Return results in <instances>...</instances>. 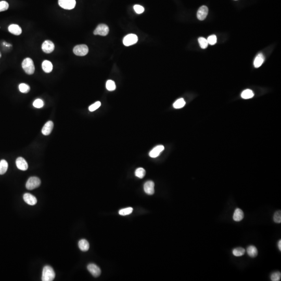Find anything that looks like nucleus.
<instances>
[{
  "mask_svg": "<svg viewBox=\"0 0 281 281\" xmlns=\"http://www.w3.org/2000/svg\"><path fill=\"white\" fill-rule=\"evenodd\" d=\"M55 277V273L53 268L50 266H45L42 271V281H53Z\"/></svg>",
  "mask_w": 281,
  "mask_h": 281,
  "instance_id": "f257e3e1",
  "label": "nucleus"
},
{
  "mask_svg": "<svg viewBox=\"0 0 281 281\" xmlns=\"http://www.w3.org/2000/svg\"><path fill=\"white\" fill-rule=\"evenodd\" d=\"M22 67L28 75H32L35 71V67L33 61L30 58H26L23 61Z\"/></svg>",
  "mask_w": 281,
  "mask_h": 281,
  "instance_id": "f03ea898",
  "label": "nucleus"
},
{
  "mask_svg": "<svg viewBox=\"0 0 281 281\" xmlns=\"http://www.w3.org/2000/svg\"><path fill=\"white\" fill-rule=\"evenodd\" d=\"M41 184V180L36 177H32L29 179L26 184L27 189L32 190L36 189Z\"/></svg>",
  "mask_w": 281,
  "mask_h": 281,
  "instance_id": "7ed1b4c3",
  "label": "nucleus"
},
{
  "mask_svg": "<svg viewBox=\"0 0 281 281\" xmlns=\"http://www.w3.org/2000/svg\"><path fill=\"white\" fill-rule=\"evenodd\" d=\"M73 52L75 55L80 56H84L89 52V48L85 44H80L75 46Z\"/></svg>",
  "mask_w": 281,
  "mask_h": 281,
  "instance_id": "20e7f679",
  "label": "nucleus"
},
{
  "mask_svg": "<svg viewBox=\"0 0 281 281\" xmlns=\"http://www.w3.org/2000/svg\"><path fill=\"white\" fill-rule=\"evenodd\" d=\"M59 6L65 9H72L75 8L76 2V0H58Z\"/></svg>",
  "mask_w": 281,
  "mask_h": 281,
  "instance_id": "39448f33",
  "label": "nucleus"
},
{
  "mask_svg": "<svg viewBox=\"0 0 281 281\" xmlns=\"http://www.w3.org/2000/svg\"><path fill=\"white\" fill-rule=\"evenodd\" d=\"M138 41V37L134 34H129L126 35L123 38V44L125 46H128L135 44Z\"/></svg>",
  "mask_w": 281,
  "mask_h": 281,
  "instance_id": "423d86ee",
  "label": "nucleus"
},
{
  "mask_svg": "<svg viewBox=\"0 0 281 281\" xmlns=\"http://www.w3.org/2000/svg\"><path fill=\"white\" fill-rule=\"evenodd\" d=\"M109 33V28L105 24H99L94 31V35L106 36Z\"/></svg>",
  "mask_w": 281,
  "mask_h": 281,
  "instance_id": "0eeeda50",
  "label": "nucleus"
},
{
  "mask_svg": "<svg viewBox=\"0 0 281 281\" xmlns=\"http://www.w3.org/2000/svg\"><path fill=\"white\" fill-rule=\"evenodd\" d=\"M88 270L91 275L95 277H99L101 273V270L98 266L94 264H88Z\"/></svg>",
  "mask_w": 281,
  "mask_h": 281,
  "instance_id": "6e6552de",
  "label": "nucleus"
},
{
  "mask_svg": "<svg viewBox=\"0 0 281 281\" xmlns=\"http://www.w3.org/2000/svg\"><path fill=\"white\" fill-rule=\"evenodd\" d=\"M55 48L54 44L53 42L50 40L45 41L42 45V49L43 51L45 53H51L54 51Z\"/></svg>",
  "mask_w": 281,
  "mask_h": 281,
  "instance_id": "1a4fd4ad",
  "label": "nucleus"
},
{
  "mask_svg": "<svg viewBox=\"0 0 281 281\" xmlns=\"http://www.w3.org/2000/svg\"><path fill=\"white\" fill-rule=\"evenodd\" d=\"M208 13V9L206 6L203 5L198 10L197 17L200 20H204L206 18Z\"/></svg>",
  "mask_w": 281,
  "mask_h": 281,
  "instance_id": "9d476101",
  "label": "nucleus"
},
{
  "mask_svg": "<svg viewBox=\"0 0 281 281\" xmlns=\"http://www.w3.org/2000/svg\"><path fill=\"white\" fill-rule=\"evenodd\" d=\"M16 166L18 169L22 171H26L28 168V165L24 158L18 157L16 161Z\"/></svg>",
  "mask_w": 281,
  "mask_h": 281,
  "instance_id": "9b49d317",
  "label": "nucleus"
},
{
  "mask_svg": "<svg viewBox=\"0 0 281 281\" xmlns=\"http://www.w3.org/2000/svg\"><path fill=\"white\" fill-rule=\"evenodd\" d=\"M154 183L152 181H148L145 183L144 185V190L146 193L149 195H152L154 194L155 192L154 190Z\"/></svg>",
  "mask_w": 281,
  "mask_h": 281,
  "instance_id": "f8f14e48",
  "label": "nucleus"
},
{
  "mask_svg": "<svg viewBox=\"0 0 281 281\" xmlns=\"http://www.w3.org/2000/svg\"><path fill=\"white\" fill-rule=\"evenodd\" d=\"M24 202L29 205H35L37 202V200L35 196L30 193H25L23 196Z\"/></svg>",
  "mask_w": 281,
  "mask_h": 281,
  "instance_id": "ddd939ff",
  "label": "nucleus"
},
{
  "mask_svg": "<svg viewBox=\"0 0 281 281\" xmlns=\"http://www.w3.org/2000/svg\"><path fill=\"white\" fill-rule=\"evenodd\" d=\"M54 124L52 121H48L46 122L42 128V134L44 135H48L53 130Z\"/></svg>",
  "mask_w": 281,
  "mask_h": 281,
  "instance_id": "4468645a",
  "label": "nucleus"
},
{
  "mask_svg": "<svg viewBox=\"0 0 281 281\" xmlns=\"http://www.w3.org/2000/svg\"><path fill=\"white\" fill-rule=\"evenodd\" d=\"M164 146L163 145H158L154 147L151 152H149V155L152 158H156L158 157L161 152L164 150Z\"/></svg>",
  "mask_w": 281,
  "mask_h": 281,
  "instance_id": "2eb2a0df",
  "label": "nucleus"
},
{
  "mask_svg": "<svg viewBox=\"0 0 281 281\" xmlns=\"http://www.w3.org/2000/svg\"><path fill=\"white\" fill-rule=\"evenodd\" d=\"M244 217V213L241 209L236 208L235 209L233 215V219L236 222L242 221Z\"/></svg>",
  "mask_w": 281,
  "mask_h": 281,
  "instance_id": "dca6fc26",
  "label": "nucleus"
},
{
  "mask_svg": "<svg viewBox=\"0 0 281 281\" xmlns=\"http://www.w3.org/2000/svg\"><path fill=\"white\" fill-rule=\"evenodd\" d=\"M9 32L14 35H19L22 33V29L18 25L16 24H11L9 27Z\"/></svg>",
  "mask_w": 281,
  "mask_h": 281,
  "instance_id": "f3484780",
  "label": "nucleus"
},
{
  "mask_svg": "<svg viewBox=\"0 0 281 281\" xmlns=\"http://www.w3.org/2000/svg\"><path fill=\"white\" fill-rule=\"evenodd\" d=\"M264 55L262 53L259 54L255 58L254 62V65L255 68L260 67L262 66V64L264 63Z\"/></svg>",
  "mask_w": 281,
  "mask_h": 281,
  "instance_id": "a211bd4d",
  "label": "nucleus"
},
{
  "mask_svg": "<svg viewBox=\"0 0 281 281\" xmlns=\"http://www.w3.org/2000/svg\"><path fill=\"white\" fill-rule=\"evenodd\" d=\"M42 69L46 73H51L53 70V65L49 61H44L42 64Z\"/></svg>",
  "mask_w": 281,
  "mask_h": 281,
  "instance_id": "6ab92c4d",
  "label": "nucleus"
},
{
  "mask_svg": "<svg viewBox=\"0 0 281 281\" xmlns=\"http://www.w3.org/2000/svg\"><path fill=\"white\" fill-rule=\"evenodd\" d=\"M78 246L80 250L83 251H86L90 248V245L89 242L86 239H82L79 241Z\"/></svg>",
  "mask_w": 281,
  "mask_h": 281,
  "instance_id": "aec40b11",
  "label": "nucleus"
},
{
  "mask_svg": "<svg viewBox=\"0 0 281 281\" xmlns=\"http://www.w3.org/2000/svg\"><path fill=\"white\" fill-rule=\"evenodd\" d=\"M247 253L249 256L251 258H255L258 255V250L255 246L250 245L247 248Z\"/></svg>",
  "mask_w": 281,
  "mask_h": 281,
  "instance_id": "412c9836",
  "label": "nucleus"
},
{
  "mask_svg": "<svg viewBox=\"0 0 281 281\" xmlns=\"http://www.w3.org/2000/svg\"><path fill=\"white\" fill-rule=\"evenodd\" d=\"M245 251L246 250L244 248H242V247H237L233 249L232 253H233V255L236 257H241L245 254Z\"/></svg>",
  "mask_w": 281,
  "mask_h": 281,
  "instance_id": "4be33fe9",
  "label": "nucleus"
},
{
  "mask_svg": "<svg viewBox=\"0 0 281 281\" xmlns=\"http://www.w3.org/2000/svg\"><path fill=\"white\" fill-rule=\"evenodd\" d=\"M8 168V163L6 160H2L0 161V174H4Z\"/></svg>",
  "mask_w": 281,
  "mask_h": 281,
  "instance_id": "5701e85b",
  "label": "nucleus"
},
{
  "mask_svg": "<svg viewBox=\"0 0 281 281\" xmlns=\"http://www.w3.org/2000/svg\"><path fill=\"white\" fill-rule=\"evenodd\" d=\"M254 96L253 91L249 89L244 90L241 94V97L244 99H249Z\"/></svg>",
  "mask_w": 281,
  "mask_h": 281,
  "instance_id": "b1692460",
  "label": "nucleus"
},
{
  "mask_svg": "<svg viewBox=\"0 0 281 281\" xmlns=\"http://www.w3.org/2000/svg\"><path fill=\"white\" fill-rule=\"evenodd\" d=\"M185 105V102L184 99H180L176 101L174 104V107L176 109H179L183 107Z\"/></svg>",
  "mask_w": 281,
  "mask_h": 281,
  "instance_id": "393cba45",
  "label": "nucleus"
},
{
  "mask_svg": "<svg viewBox=\"0 0 281 281\" xmlns=\"http://www.w3.org/2000/svg\"><path fill=\"white\" fill-rule=\"evenodd\" d=\"M106 89L110 91H114L116 88V84H115L114 81H112V80H109L107 81L106 84Z\"/></svg>",
  "mask_w": 281,
  "mask_h": 281,
  "instance_id": "a878e982",
  "label": "nucleus"
},
{
  "mask_svg": "<svg viewBox=\"0 0 281 281\" xmlns=\"http://www.w3.org/2000/svg\"><path fill=\"white\" fill-rule=\"evenodd\" d=\"M145 173L146 172H145V169H143L142 168H138L135 170V175L138 178L142 179L145 176Z\"/></svg>",
  "mask_w": 281,
  "mask_h": 281,
  "instance_id": "bb28decb",
  "label": "nucleus"
},
{
  "mask_svg": "<svg viewBox=\"0 0 281 281\" xmlns=\"http://www.w3.org/2000/svg\"><path fill=\"white\" fill-rule=\"evenodd\" d=\"M19 89L21 92L23 93H27L29 92V91L30 90V88L28 84H20L19 86Z\"/></svg>",
  "mask_w": 281,
  "mask_h": 281,
  "instance_id": "cd10ccee",
  "label": "nucleus"
},
{
  "mask_svg": "<svg viewBox=\"0 0 281 281\" xmlns=\"http://www.w3.org/2000/svg\"><path fill=\"white\" fill-rule=\"evenodd\" d=\"M133 208L132 207H128L126 208L122 209L119 211V215H127L132 213Z\"/></svg>",
  "mask_w": 281,
  "mask_h": 281,
  "instance_id": "c85d7f7f",
  "label": "nucleus"
},
{
  "mask_svg": "<svg viewBox=\"0 0 281 281\" xmlns=\"http://www.w3.org/2000/svg\"><path fill=\"white\" fill-rule=\"evenodd\" d=\"M198 42H199V44H200L201 48H202V49L207 48V46L208 45V43L207 41V40L204 37H200L198 39Z\"/></svg>",
  "mask_w": 281,
  "mask_h": 281,
  "instance_id": "c756f323",
  "label": "nucleus"
},
{
  "mask_svg": "<svg viewBox=\"0 0 281 281\" xmlns=\"http://www.w3.org/2000/svg\"><path fill=\"white\" fill-rule=\"evenodd\" d=\"M281 278V273L280 272L277 271L273 273L271 275V280L272 281H280Z\"/></svg>",
  "mask_w": 281,
  "mask_h": 281,
  "instance_id": "7c9ffc66",
  "label": "nucleus"
},
{
  "mask_svg": "<svg viewBox=\"0 0 281 281\" xmlns=\"http://www.w3.org/2000/svg\"><path fill=\"white\" fill-rule=\"evenodd\" d=\"M273 220L277 223H281V211L278 210L276 211L273 215Z\"/></svg>",
  "mask_w": 281,
  "mask_h": 281,
  "instance_id": "2f4dec72",
  "label": "nucleus"
},
{
  "mask_svg": "<svg viewBox=\"0 0 281 281\" xmlns=\"http://www.w3.org/2000/svg\"><path fill=\"white\" fill-rule=\"evenodd\" d=\"M44 102L41 99H37L34 101L33 103V105L35 107L37 108H41L43 107L44 106Z\"/></svg>",
  "mask_w": 281,
  "mask_h": 281,
  "instance_id": "473e14b6",
  "label": "nucleus"
},
{
  "mask_svg": "<svg viewBox=\"0 0 281 281\" xmlns=\"http://www.w3.org/2000/svg\"><path fill=\"white\" fill-rule=\"evenodd\" d=\"M9 7V3L6 1H3L0 2V12L6 11Z\"/></svg>",
  "mask_w": 281,
  "mask_h": 281,
  "instance_id": "72a5a7b5",
  "label": "nucleus"
},
{
  "mask_svg": "<svg viewBox=\"0 0 281 281\" xmlns=\"http://www.w3.org/2000/svg\"><path fill=\"white\" fill-rule=\"evenodd\" d=\"M101 103L100 102H97L92 105L90 106L89 107V110L90 112H94L95 110H96L97 109H98L101 106Z\"/></svg>",
  "mask_w": 281,
  "mask_h": 281,
  "instance_id": "f704fd0d",
  "label": "nucleus"
},
{
  "mask_svg": "<svg viewBox=\"0 0 281 281\" xmlns=\"http://www.w3.org/2000/svg\"><path fill=\"white\" fill-rule=\"evenodd\" d=\"M207 40L208 44H210L211 45L215 44L217 41V37L215 35H210Z\"/></svg>",
  "mask_w": 281,
  "mask_h": 281,
  "instance_id": "c9c22d12",
  "label": "nucleus"
},
{
  "mask_svg": "<svg viewBox=\"0 0 281 281\" xmlns=\"http://www.w3.org/2000/svg\"><path fill=\"white\" fill-rule=\"evenodd\" d=\"M134 9L136 13L138 14L143 13L144 11V8L140 5H135L134 6Z\"/></svg>",
  "mask_w": 281,
  "mask_h": 281,
  "instance_id": "e433bc0d",
  "label": "nucleus"
},
{
  "mask_svg": "<svg viewBox=\"0 0 281 281\" xmlns=\"http://www.w3.org/2000/svg\"><path fill=\"white\" fill-rule=\"evenodd\" d=\"M278 248H279V250L281 251V240H279V242H278Z\"/></svg>",
  "mask_w": 281,
  "mask_h": 281,
  "instance_id": "4c0bfd02",
  "label": "nucleus"
},
{
  "mask_svg": "<svg viewBox=\"0 0 281 281\" xmlns=\"http://www.w3.org/2000/svg\"><path fill=\"white\" fill-rule=\"evenodd\" d=\"M1 56H2V55H1V52H0V58L1 57Z\"/></svg>",
  "mask_w": 281,
  "mask_h": 281,
  "instance_id": "58836bf2",
  "label": "nucleus"
},
{
  "mask_svg": "<svg viewBox=\"0 0 281 281\" xmlns=\"http://www.w3.org/2000/svg\"><path fill=\"white\" fill-rule=\"evenodd\" d=\"M235 1H236V0H235Z\"/></svg>",
  "mask_w": 281,
  "mask_h": 281,
  "instance_id": "ea45409f",
  "label": "nucleus"
}]
</instances>
